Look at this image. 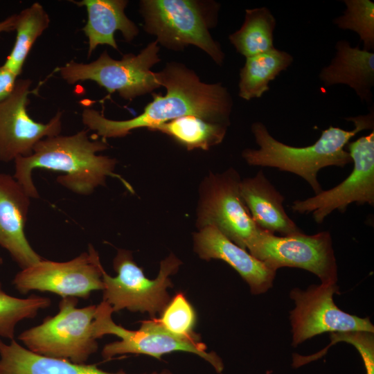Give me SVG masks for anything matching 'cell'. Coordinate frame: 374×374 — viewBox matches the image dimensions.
I'll list each match as a JSON object with an SVG mask.
<instances>
[{"mask_svg": "<svg viewBox=\"0 0 374 374\" xmlns=\"http://www.w3.org/2000/svg\"><path fill=\"white\" fill-rule=\"evenodd\" d=\"M193 247L200 258L221 260L233 267L248 284L251 294H263L272 287L276 271L235 244L216 227L199 229L193 234Z\"/></svg>", "mask_w": 374, "mask_h": 374, "instance_id": "obj_16", "label": "cell"}, {"mask_svg": "<svg viewBox=\"0 0 374 374\" xmlns=\"http://www.w3.org/2000/svg\"><path fill=\"white\" fill-rule=\"evenodd\" d=\"M240 181L239 174L233 168L206 177L200 186L196 225L199 229L213 226L247 250V244L259 227L242 198Z\"/></svg>", "mask_w": 374, "mask_h": 374, "instance_id": "obj_10", "label": "cell"}, {"mask_svg": "<svg viewBox=\"0 0 374 374\" xmlns=\"http://www.w3.org/2000/svg\"><path fill=\"white\" fill-rule=\"evenodd\" d=\"M30 79H17L10 96L0 103V161L10 162L30 156L42 139L59 135L62 113L58 112L47 123L35 121L27 112Z\"/></svg>", "mask_w": 374, "mask_h": 374, "instance_id": "obj_14", "label": "cell"}, {"mask_svg": "<svg viewBox=\"0 0 374 374\" xmlns=\"http://www.w3.org/2000/svg\"><path fill=\"white\" fill-rule=\"evenodd\" d=\"M336 53L330 63L319 74L326 87L344 84L352 88L361 101L372 102L374 86V53L353 47L347 40L337 42Z\"/></svg>", "mask_w": 374, "mask_h": 374, "instance_id": "obj_17", "label": "cell"}, {"mask_svg": "<svg viewBox=\"0 0 374 374\" xmlns=\"http://www.w3.org/2000/svg\"><path fill=\"white\" fill-rule=\"evenodd\" d=\"M156 75L161 87L166 88V93H152V101L141 114L130 119L116 121L107 118L93 108L86 107L82 112L83 124L104 141L126 136L138 128L150 130L188 115L229 125L233 103L227 88L222 83H205L193 70L177 62H168L161 71L156 72Z\"/></svg>", "mask_w": 374, "mask_h": 374, "instance_id": "obj_1", "label": "cell"}, {"mask_svg": "<svg viewBox=\"0 0 374 374\" xmlns=\"http://www.w3.org/2000/svg\"><path fill=\"white\" fill-rule=\"evenodd\" d=\"M45 296H31L26 299L8 294L0 283V337L15 339V327L24 319L35 318L40 310L51 305Z\"/></svg>", "mask_w": 374, "mask_h": 374, "instance_id": "obj_25", "label": "cell"}, {"mask_svg": "<svg viewBox=\"0 0 374 374\" xmlns=\"http://www.w3.org/2000/svg\"><path fill=\"white\" fill-rule=\"evenodd\" d=\"M0 374H129L110 373L95 364H75L43 356L23 347L15 339L6 344L0 339ZM143 374H173L170 371Z\"/></svg>", "mask_w": 374, "mask_h": 374, "instance_id": "obj_20", "label": "cell"}, {"mask_svg": "<svg viewBox=\"0 0 374 374\" xmlns=\"http://www.w3.org/2000/svg\"><path fill=\"white\" fill-rule=\"evenodd\" d=\"M227 127L224 124L211 123L188 115L162 123L150 130L169 136L188 150H208L223 141Z\"/></svg>", "mask_w": 374, "mask_h": 374, "instance_id": "obj_23", "label": "cell"}, {"mask_svg": "<svg viewBox=\"0 0 374 374\" xmlns=\"http://www.w3.org/2000/svg\"><path fill=\"white\" fill-rule=\"evenodd\" d=\"M157 319L168 332L182 339L199 340L195 332L196 312L183 292L177 293L170 299Z\"/></svg>", "mask_w": 374, "mask_h": 374, "instance_id": "obj_27", "label": "cell"}, {"mask_svg": "<svg viewBox=\"0 0 374 374\" xmlns=\"http://www.w3.org/2000/svg\"><path fill=\"white\" fill-rule=\"evenodd\" d=\"M330 344L321 351L324 355L327 350L338 342H346L353 345L359 352L364 362L366 373L374 374V336L373 332L352 331L330 333Z\"/></svg>", "mask_w": 374, "mask_h": 374, "instance_id": "obj_28", "label": "cell"}, {"mask_svg": "<svg viewBox=\"0 0 374 374\" xmlns=\"http://www.w3.org/2000/svg\"><path fill=\"white\" fill-rule=\"evenodd\" d=\"M219 9L220 4L211 1L143 0L139 3L144 30L155 36L159 44L173 51L195 46L221 66L225 55L209 31L216 26Z\"/></svg>", "mask_w": 374, "mask_h": 374, "instance_id": "obj_4", "label": "cell"}, {"mask_svg": "<svg viewBox=\"0 0 374 374\" xmlns=\"http://www.w3.org/2000/svg\"><path fill=\"white\" fill-rule=\"evenodd\" d=\"M108 148L103 139H90L87 130L72 135L47 137L35 145L30 156L14 161L12 176L31 199L39 197L32 178L35 169L64 172L56 181L78 195L91 194L96 188L105 186L108 177L118 179L128 190L133 192L130 184L114 172L116 159L97 154Z\"/></svg>", "mask_w": 374, "mask_h": 374, "instance_id": "obj_2", "label": "cell"}, {"mask_svg": "<svg viewBox=\"0 0 374 374\" xmlns=\"http://www.w3.org/2000/svg\"><path fill=\"white\" fill-rule=\"evenodd\" d=\"M79 7H84L87 21L82 28L88 39V57L99 45L107 44L118 50L114 37L120 31L127 42H131L139 34L137 26L125 13L126 0L71 1Z\"/></svg>", "mask_w": 374, "mask_h": 374, "instance_id": "obj_19", "label": "cell"}, {"mask_svg": "<svg viewBox=\"0 0 374 374\" xmlns=\"http://www.w3.org/2000/svg\"><path fill=\"white\" fill-rule=\"evenodd\" d=\"M276 19L267 7L245 10L241 27L229 36L236 51L246 58L275 48Z\"/></svg>", "mask_w": 374, "mask_h": 374, "instance_id": "obj_22", "label": "cell"}, {"mask_svg": "<svg viewBox=\"0 0 374 374\" xmlns=\"http://www.w3.org/2000/svg\"><path fill=\"white\" fill-rule=\"evenodd\" d=\"M181 265L173 253L160 263L158 276L149 279L143 270L134 262L132 252L118 249L113 260L117 275L103 272V301L109 305L113 312L127 310L131 312H148L151 317L161 312L170 298L168 288L172 287L170 276Z\"/></svg>", "mask_w": 374, "mask_h": 374, "instance_id": "obj_7", "label": "cell"}, {"mask_svg": "<svg viewBox=\"0 0 374 374\" xmlns=\"http://www.w3.org/2000/svg\"><path fill=\"white\" fill-rule=\"evenodd\" d=\"M289 53L277 48L246 58L240 71L238 95L246 100L259 98L269 91V83L293 62Z\"/></svg>", "mask_w": 374, "mask_h": 374, "instance_id": "obj_21", "label": "cell"}, {"mask_svg": "<svg viewBox=\"0 0 374 374\" xmlns=\"http://www.w3.org/2000/svg\"><path fill=\"white\" fill-rule=\"evenodd\" d=\"M30 199L12 175L0 172V246L21 269L43 259L25 233Z\"/></svg>", "mask_w": 374, "mask_h": 374, "instance_id": "obj_15", "label": "cell"}, {"mask_svg": "<svg viewBox=\"0 0 374 374\" xmlns=\"http://www.w3.org/2000/svg\"><path fill=\"white\" fill-rule=\"evenodd\" d=\"M16 14L11 15L0 21V34L15 30Z\"/></svg>", "mask_w": 374, "mask_h": 374, "instance_id": "obj_30", "label": "cell"}, {"mask_svg": "<svg viewBox=\"0 0 374 374\" xmlns=\"http://www.w3.org/2000/svg\"><path fill=\"white\" fill-rule=\"evenodd\" d=\"M373 116L372 109L366 115L347 118L354 123L353 130L331 125L322 132L314 143L305 147L286 145L274 139L262 123L255 122L251 128L259 148H247L242 156L250 166L276 168L294 173L318 194L323 190L317 179L319 171L327 166L344 167L352 163L344 148L359 132L373 129Z\"/></svg>", "mask_w": 374, "mask_h": 374, "instance_id": "obj_3", "label": "cell"}, {"mask_svg": "<svg viewBox=\"0 0 374 374\" xmlns=\"http://www.w3.org/2000/svg\"><path fill=\"white\" fill-rule=\"evenodd\" d=\"M160 47L154 40L137 55L127 53L121 60L112 58L104 51L90 63L70 61L58 68L62 78L70 84L90 80L109 93L117 92L123 99L134 98L152 92L161 87L151 68L161 61Z\"/></svg>", "mask_w": 374, "mask_h": 374, "instance_id": "obj_6", "label": "cell"}, {"mask_svg": "<svg viewBox=\"0 0 374 374\" xmlns=\"http://www.w3.org/2000/svg\"><path fill=\"white\" fill-rule=\"evenodd\" d=\"M17 77L3 64L0 65V103L10 96L15 87Z\"/></svg>", "mask_w": 374, "mask_h": 374, "instance_id": "obj_29", "label": "cell"}, {"mask_svg": "<svg viewBox=\"0 0 374 374\" xmlns=\"http://www.w3.org/2000/svg\"><path fill=\"white\" fill-rule=\"evenodd\" d=\"M337 284L313 285L303 291L295 287L290 296L295 308L290 312L293 346L325 332L352 331L374 332L369 317L360 318L344 312L334 302Z\"/></svg>", "mask_w": 374, "mask_h": 374, "instance_id": "obj_12", "label": "cell"}, {"mask_svg": "<svg viewBox=\"0 0 374 374\" xmlns=\"http://www.w3.org/2000/svg\"><path fill=\"white\" fill-rule=\"evenodd\" d=\"M240 190L252 220L259 228L280 235L301 231L287 215L283 207L284 197L262 171L241 180Z\"/></svg>", "mask_w": 374, "mask_h": 374, "instance_id": "obj_18", "label": "cell"}, {"mask_svg": "<svg viewBox=\"0 0 374 374\" xmlns=\"http://www.w3.org/2000/svg\"><path fill=\"white\" fill-rule=\"evenodd\" d=\"M353 169L337 186L322 190L305 200L294 201L293 211L313 213L316 222L322 223L332 211L344 213L351 203L374 205V132L346 145Z\"/></svg>", "mask_w": 374, "mask_h": 374, "instance_id": "obj_13", "label": "cell"}, {"mask_svg": "<svg viewBox=\"0 0 374 374\" xmlns=\"http://www.w3.org/2000/svg\"><path fill=\"white\" fill-rule=\"evenodd\" d=\"M247 250L275 271L284 267H298L317 276L322 284H337L338 280L329 231L276 235L259 228L247 244Z\"/></svg>", "mask_w": 374, "mask_h": 374, "instance_id": "obj_9", "label": "cell"}, {"mask_svg": "<svg viewBox=\"0 0 374 374\" xmlns=\"http://www.w3.org/2000/svg\"><path fill=\"white\" fill-rule=\"evenodd\" d=\"M113 310L109 305L102 301L97 305L93 320V336L97 339L106 335L120 338L106 344L102 350V357L109 359L118 355H146L161 359L164 355L174 351L195 354L208 363L215 371L221 373L224 364L214 352H207L206 346L199 340L178 337L164 329L156 318L141 321L140 328L131 330L116 324L112 319Z\"/></svg>", "mask_w": 374, "mask_h": 374, "instance_id": "obj_8", "label": "cell"}, {"mask_svg": "<svg viewBox=\"0 0 374 374\" xmlns=\"http://www.w3.org/2000/svg\"><path fill=\"white\" fill-rule=\"evenodd\" d=\"M49 24L48 14L38 2L16 14L15 42L3 65L19 76L33 44Z\"/></svg>", "mask_w": 374, "mask_h": 374, "instance_id": "obj_24", "label": "cell"}, {"mask_svg": "<svg viewBox=\"0 0 374 374\" xmlns=\"http://www.w3.org/2000/svg\"><path fill=\"white\" fill-rule=\"evenodd\" d=\"M78 303L75 297L62 298L55 315L23 331L18 339L36 354L86 364L98 348L93 332L97 305L78 308Z\"/></svg>", "mask_w": 374, "mask_h": 374, "instance_id": "obj_5", "label": "cell"}, {"mask_svg": "<svg viewBox=\"0 0 374 374\" xmlns=\"http://www.w3.org/2000/svg\"><path fill=\"white\" fill-rule=\"evenodd\" d=\"M98 253L92 244L87 251L64 262L42 259L21 269L12 283L21 294L48 292L65 297L87 299L91 293L103 290V272Z\"/></svg>", "mask_w": 374, "mask_h": 374, "instance_id": "obj_11", "label": "cell"}, {"mask_svg": "<svg viewBox=\"0 0 374 374\" xmlns=\"http://www.w3.org/2000/svg\"><path fill=\"white\" fill-rule=\"evenodd\" d=\"M3 258L0 256V266L3 264Z\"/></svg>", "mask_w": 374, "mask_h": 374, "instance_id": "obj_31", "label": "cell"}, {"mask_svg": "<svg viewBox=\"0 0 374 374\" xmlns=\"http://www.w3.org/2000/svg\"><path fill=\"white\" fill-rule=\"evenodd\" d=\"M343 15L333 19L339 28L355 32L363 42V49H374V3L370 0H344Z\"/></svg>", "mask_w": 374, "mask_h": 374, "instance_id": "obj_26", "label": "cell"}]
</instances>
